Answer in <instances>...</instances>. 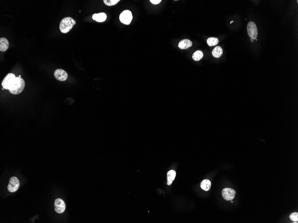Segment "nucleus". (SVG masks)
Segmentation results:
<instances>
[{
    "instance_id": "1",
    "label": "nucleus",
    "mask_w": 298,
    "mask_h": 223,
    "mask_svg": "<svg viewBox=\"0 0 298 223\" xmlns=\"http://www.w3.org/2000/svg\"><path fill=\"white\" fill-rule=\"evenodd\" d=\"M25 86V82L23 78L19 77H16L14 83L9 90L13 95H18L22 93Z\"/></svg>"
},
{
    "instance_id": "2",
    "label": "nucleus",
    "mask_w": 298,
    "mask_h": 223,
    "mask_svg": "<svg viewBox=\"0 0 298 223\" xmlns=\"http://www.w3.org/2000/svg\"><path fill=\"white\" fill-rule=\"evenodd\" d=\"M75 20L71 17H66L62 20L60 23V29L62 33L66 34L72 30L76 24Z\"/></svg>"
},
{
    "instance_id": "3",
    "label": "nucleus",
    "mask_w": 298,
    "mask_h": 223,
    "mask_svg": "<svg viewBox=\"0 0 298 223\" xmlns=\"http://www.w3.org/2000/svg\"><path fill=\"white\" fill-rule=\"evenodd\" d=\"M15 75L13 73H9L4 78L1 85L5 89L9 90L11 87L16 78Z\"/></svg>"
},
{
    "instance_id": "4",
    "label": "nucleus",
    "mask_w": 298,
    "mask_h": 223,
    "mask_svg": "<svg viewBox=\"0 0 298 223\" xmlns=\"http://www.w3.org/2000/svg\"><path fill=\"white\" fill-rule=\"evenodd\" d=\"M247 32L249 37L253 39H256L258 35V30L256 25L254 22L248 23L247 26Z\"/></svg>"
},
{
    "instance_id": "5",
    "label": "nucleus",
    "mask_w": 298,
    "mask_h": 223,
    "mask_svg": "<svg viewBox=\"0 0 298 223\" xmlns=\"http://www.w3.org/2000/svg\"><path fill=\"white\" fill-rule=\"evenodd\" d=\"M132 19V13L129 10H124L120 15V20L121 23L125 25L130 24Z\"/></svg>"
},
{
    "instance_id": "6",
    "label": "nucleus",
    "mask_w": 298,
    "mask_h": 223,
    "mask_svg": "<svg viewBox=\"0 0 298 223\" xmlns=\"http://www.w3.org/2000/svg\"><path fill=\"white\" fill-rule=\"evenodd\" d=\"M19 186V181L18 179L16 177L13 176L9 179L8 190L10 193H14L18 190Z\"/></svg>"
},
{
    "instance_id": "7",
    "label": "nucleus",
    "mask_w": 298,
    "mask_h": 223,
    "mask_svg": "<svg viewBox=\"0 0 298 223\" xmlns=\"http://www.w3.org/2000/svg\"><path fill=\"white\" fill-rule=\"evenodd\" d=\"M236 191L230 188H226L223 189L222 192V195L223 199L226 200H231L235 197Z\"/></svg>"
},
{
    "instance_id": "8",
    "label": "nucleus",
    "mask_w": 298,
    "mask_h": 223,
    "mask_svg": "<svg viewBox=\"0 0 298 223\" xmlns=\"http://www.w3.org/2000/svg\"><path fill=\"white\" fill-rule=\"evenodd\" d=\"M54 206L55 212L58 213H63L66 209V205L65 201L60 198L55 200Z\"/></svg>"
},
{
    "instance_id": "9",
    "label": "nucleus",
    "mask_w": 298,
    "mask_h": 223,
    "mask_svg": "<svg viewBox=\"0 0 298 223\" xmlns=\"http://www.w3.org/2000/svg\"><path fill=\"white\" fill-rule=\"evenodd\" d=\"M54 76L58 81L63 82L67 80L68 77V74L65 70L59 69L55 71Z\"/></svg>"
},
{
    "instance_id": "10",
    "label": "nucleus",
    "mask_w": 298,
    "mask_h": 223,
    "mask_svg": "<svg viewBox=\"0 0 298 223\" xmlns=\"http://www.w3.org/2000/svg\"><path fill=\"white\" fill-rule=\"evenodd\" d=\"M192 45V42L189 39H186L180 41L178 46L181 49H184L190 48Z\"/></svg>"
},
{
    "instance_id": "11",
    "label": "nucleus",
    "mask_w": 298,
    "mask_h": 223,
    "mask_svg": "<svg viewBox=\"0 0 298 223\" xmlns=\"http://www.w3.org/2000/svg\"><path fill=\"white\" fill-rule=\"evenodd\" d=\"M107 18L106 14L104 13H95L92 16V19L94 20H96V22L99 23H102L104 22Z\"/></svg>"
},
{
    "instance_id": "12",
    "label": "nucleus",
    "mask_w": 298,
    "mask_h": 223,
    "mask_svg": "<svg viewBox=\"0 0 298 223\" xmlns=\"http://www.w3.org/2000/svg\"><path fill=\"white\" fill-rule=\"evenodd\" d=\"M9 46V43L6 38L1 37L0 38V51L5 52L6 51Z\"/></svg>"
},
{
    "instance_id": "13",
    "label": "nucleus",
    "mask_w": 298,
    "mask_h": 223,
    "mask_svg": "<svg viewBox=\"0 0 298 223\" xmlns=\"http://www.w3.org/2000/svg\"><path fill=\"white\" fill-rule=\"evenodd\" d=\"M176 176V172L174 170L169 171L167 173V184L168 185H171L173 181L174 180Z\"/></svg>"
},
{
    "instance_id": "14",
    "label": "nucleus",
    "mask_w": 298,
    "mask_h": 223,
    "mask_svg": "<svg viewBox=\"0 0 298 223\" xmlns=\"http://www.w3.org/2000/svg\"><path fill=\"white\" fill-rule=\"evenodd\" d=\"M211 187V183L209 179H204L201 182L200 184V187L201 188L205 191H208L209 190Z\"/></svg>"
},
{
    "instance_id": "15",
    "label": "nucleus",
    "mask_w": 298,
    "mask_h": 223,
    "mask_svg": "<svg viewBox=\"0 0 298 223\" xmlns=\"http://www.w3.org/2000/svg\"><path fill=\"white\" fill-rule=\"evenodd\" d=\"M223 52V51L222 48L219 46H217L214 48V49L212 50V55L215 58H219L222 55Z\"/></svg>"
},
{
    "instance_id": "16",
    "label": "nucleus",
    "mask_w": 298,
    "mask_h": 223,
    "mask_svg": "<svg viewBox=\"0 0 298 223\" xmlns=\"http://www.w3.org/2000/svg\"><path fill=\"white\" fill-rule=\"evenodd\" d=\"M204 56L203 53L200 50L196 51L192 55V59L196 61H199L203 58Z\"/></svg>"
},
{
    "instance_id": "17",
    "label": "nucleus",
    "mask_w": 298,
    "mask_h": 223,
    "mask_svg": "<svg viewBox=\"0 0 298 223\" xmlns=\"http://www.w3.org/2000/svg\"><path fill=\"white\" fill-rule=\"evenodd\" d=\"M207 44L210 47L216 46L219 43V40L216 37H209L207 40Z\"/></svg>"
},
{
    "instance_id": "18",
    "label": "nucleus",
    "mask_w": 298,
    "mask_h": 223,
    "mask_svg": "<svg viewBox=\"0 0 298 223\" xmlns=\"http://www.w3.org/2000/svg\"><path fill=\"white\" fill-rule=\"evenodd\" d=\"M103 1L106 6H113L119 2L120 0H104Z\"/></svg>"
},
{
    "instance_id": "19",
    "label": "nucleus",
    "mask_w": 298,
    "mask_h": 223,
    "mask_svg": "<svg viewBox=\"0 0 298 223\" xmlns=\"http://www.w3.org/2000/svg\"><path fill=\"white\" fill-rule=\"evenodd\" d=\"M290 219L292 221L294 222H298V213L297 212H294L290 215Z\"/></svg>"
},
{
    "instance_id": "20",
    "label": "nucleus",
    "mask_w": 298,
    "mask_h": 223,
    "mask_svg": "<svg viewBox=\"0 0 298 223\" xmlns=\"http://www.w3.org/2000/svg\"><path fill=\"white\" fill-rule=\"evenodd\" d=\"M150 2L154 5H157L160 3L161 0H150Z\"/></svg>"
},
{
    "instance_id": "21",
    "label": "nucleus",
    "mask_w": 298,
    "mask_h": 223,
    "mask_svg": "<svg viewBox=\"0 0 298 223\" xmlns=\"http://www.w3.org/2000/svg\"><path fill=\"white\" fill-rule=\"evenodd\" d=\"M250 40H251V42H253V39H252V38H250Z\"/></svg>"
},
{
    "instance_id": "22",
    "label": "nucleus",
    "mask_w": 298,
    "mask_h": 223,
    "mask_svg": "<svg viewBox=\"0 0 298 223\" xmlns=\"http://www.w3.org/2000/svg\"><path fill=\"white\" fill-rule=\"evenodd\" d=\"M231 202L232 203H233V201H231Z\"/></svg>"
}]
</instances>
